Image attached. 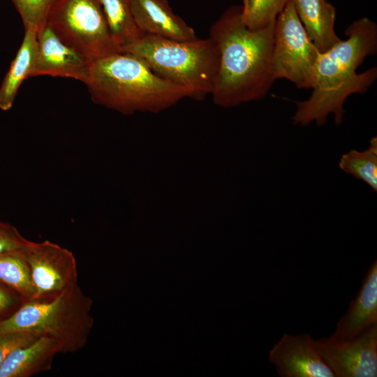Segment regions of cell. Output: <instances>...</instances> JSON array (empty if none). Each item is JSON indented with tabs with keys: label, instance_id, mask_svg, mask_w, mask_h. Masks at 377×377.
<instances>
[{
	"label": "cell",
	"instance_id": "cell-1",
	"mask_svg": "<svg viewBox=\"0 0 377 377\" xmlns=\"http://www.w3.org/2000/svg\"><path fill=\"white\" fill-rule=\"evenodd\" d=\"M242 12L240 6L227 8L209 31L220 56L211 95L225 108L263 98L276 80L272 64L275 23L251 30Z\"/></svg>",
	"mask_w": 377,
	"mask_h": 377
},
{
	"label": "cell",
	"instance_id": "cell-2",
	"mask_svg": "<svg viewBox=\"0 0 377 377\" xmlns=\"http://www.w3.org/2000/svg\"><path fill=\"white\" fill-rule=\"evenodd\" d=\"M345 34L346 40L320 54L312 93L307 100L296 102L294 125L304 127L315 122L320 126L329 114H333L336 124H341L348 97L364 94L376 81V67L360 73L356 71L366 57L377 52L376 24L364 17L350 24Z\"/></svg>",
	"mask_w": 377,
	"mask_h": 377
},
{
	"label": "cell",
	"instance_id": "cell-3",
	"mask_svg": "<svg viewBox=\"0 0 377 377\" xmlns=\"http://www.w3.org/2000/svg\"><path fill=\"white\" fill-rule=\"evenodd\" d=\"M86 86L94 103L124 114L157 112L189 98L184 88L158 75L142 59L121 51L95 59Z\"/></svg>",
	"mask_w": 377,
	"mask_h": 377
},
{
	"label": "cell",
	"instance_id": "cell-4",
	"mask_svg": "<svg viewBox=\"0 0 377 377\" xmlns=\"http://www.w3.org/2000/svg\"><path fill=\"white\" fill-rule=\"evenodd\" d=\"M120 51L142 59L158 75L184 88L189 98L212 94L220 56L210 37L180 41L144 35Z\"/></svg>",
	"mask_w": 377,
	"mask_h": 377
},
{
	"label": "cell",
	"instance_id": "cell-5",
	"mask_svg": "<svg viewBox=\"0 0 377 377\" xmlns=\"http://www.w3.org/2000/svg\"><path fill=\"white\" fill-rule=\"evenodd\" d=\"M92 304L77 284L51 298L24 302L0 324V332H34L54 340L61 353H75L86 346L92 330Z\"/></svg>",
	"mask_w": 377,
	"mask_h": 377
},
{
	"label": "cell",
	"instance_id": "cell-6",
	"mask_svg": "<svg viewBox=\"0 0 377 377\" xmlns=\"http://www.w3.org/2000/svg\"><path fill=\"white\" fill-rule=\"evenodd\" d=\"M47 23L63 42L94 60L120 51L98 0H57Z\"/></svg>",
	"mask_w": 377,
	"mask_h": 377
},
{
	"label": "cell",
	"instance_id": "cell-7",
	"mask_svg": "<svg viewBox=\"0 0 377 377\" xmlns=\"http://www.w3.org/2000/svg\"><path fill=\"white\" fill-rule=\"evenodd\" d=\"M320 54L288 0L274 27L272 64L275 80L286 79L297 88L312 89Z\"/></svg>",
	"mask_w": 377,
	"mask_h": 377
},
{
	"label": "cell",
	"instance_id": "cell-8",
	"mask_svg": "<svg viewBox=\"0 0 377 377\" xmlns=\"http://www.w3.org/2000/svg\"><path fill=\"white\" fill-rule=\"evenodd\" d=\"M23 253L34 290L33 299L51 298L77 284L76 259L68 249L49 240L29 241Z\"/></svg>",
	"mask_w": 377,
	"mask_h": 377
},
{
	"label": "cell",
	"instance_id": "cell-9",
	"mask_svg": "<svg viewBox=\"0 0 377 377\" xmlns=\"http://www.w3.org/2000/svg\"><path fill=\"white\" fill-rule=\"evenodd\" d=\"M314 347L335 377L377 376V324L350 340H314Z\"/></svg>",
	"mask_w": 377,
	"mask_h": 377
},
{
	"label": "cell",
	"instance_id": "cell-10",
	"mask_svg": "<svg viewBox=\"0 0 377 377\" xmlns=\"http://www.w3.org/2000/svg\"><path fill=\"white\" fill-rule=\"evenodd\" d=\"M37 54L31 77L50 75L89 82L94 59L63 42L47 23L37 31Z\"/></svg>",
	"mask_w": 377,
	"mask_h": 377
},
{
	"label": "cell",
	"instance_id": "cell-11",
	"mask_svg": "<svg viewBox=\"0 0 377 377\" xmlns=\"http://www.w3.org/2000/svg\"><path fill=\"white\" fill-rule=\"evenodd\" d=\"M268 358L282 377H334L309 334H283L269 350Z\"/></svg>",
	"mask_w": 377,
	"mask_h": 377
},
{
	"label": "cell",
	"instance_id": "cell-12",
	"mask_svg": "<svg viewBox=\"0 0 377 377\" xmlns=\"http://www.w3.org/2000/svg\"><path fill=\"white\" fill-rule=\"evenodd\" d=\"M135 23L144 35L174 40H192L195 30L177 15L167 0H132Z\"/></svg>",
	"mask_w": 377,
	"mask_h": 377
},
{
	"label": "cell",
	"instance_id": "cell-13",
	"mask_svg": "<svg viewBox=\"0 0 377 377\" xmlns=\"http://www.w3.org/2000/svg\"><path fill=\"white\" fill-rule=\"evenodd\" d=\"M377 324V261L369 268L356 297L329 337L335 341L350 340Z\"/></svg>",
	"mask_w": 377,
	"mask_h": 377
},
{
	"label": "cell",
	"instance_id": "cell-14",
	"mask_svg": "<svg viewBox=\"0 0 377 377\" xmlns=\"http://www.w3.org/2000/svg\"><path fill=\"white\" fill-rule=\"evenodd\" d=\"M307 35L322 53L341 41L335 32V8L326 0H290Z\"/></svg>",
	"mask_w": 377,
	"mask_h": 377
},
{
	"label": "cell",
	"instance_id": "cell-15",
	"mask_svg": "<svg viewBox=\"0 0 377 377\" xmlns=\"http://www.w3.org/2000/svg\"><path fill=\"white\" fill-rule=\"evenodd\" d=\"M58 353H61L59 344L48 337L40 336L5 360L0 367V377H29L47 371Z\"/></svg>",
	"mask_w": 377,
	"mask_h": 377
},
{
	"label": "cell",
	"instance_id": "cell-16",
	"mask_svg": "<svg viewBox=\"0 0 377 377\" xmlns=\"http://www.w3.org/2000/svg\"><path fill=\"white\" fill-rule=\"evenodd\" d=\"M37 31L24 29V36L17 54L0 86V109L9 110L24 80L31 77L37 54Z\"/></svg>",
	"mask_w": 377,
	"mask_h": 377
},
{
	"label": "cell",
	"instance_id": "cell-17",
	"mask_svg": "<svg viewBox=\"0 0 377 377\" xmlns=\"http://www.w3.org/2000/svg\"><path fill=\"white\" fill-rule=\"evenodd\" d=\"M110 34L120 49L142 38L132 10V0H98Z\"/></svg>",
	"mask_w": 377,
	"mask_h": 377
},
{
	"label": "cell",
	"instance_id": "cell-18",
	"mask_svg": "<svg viewBox=\"0 0 377 377\" xmlns=\"http://www.w3.org/2000/svg\"><path fill=\"white\" fill-rule=\"evenodd\" d=\"M23 249L0 254V281L17 291L26 302L34 298V290Z\"/></svg>",
	"mask_w": 377,
	"mask_h": 377
},
{
	"label": "cell",
	"instance_id": "cell-19",
	"mask_svg": "<svg viewBox=\"0 0 377 377\" xmlns=\"http://www.w3.org/2000/svg\"><path fill=\"white\" fill-rule=\"evenodd\" d=\"M369 147L364 151L351 149L343 154L339 168L355 179L366 183L373 191H377V138H372Z\"/></svg>",
	"mask_w": 377,
	"mask_h": 377
},
{
	"label": "cell",
	"instance_id": "cell-20",
	"mask_svg": "<svg viewBox=\"0 0 377 377\" xmlns=\"http://www.w3.org/2000/svg\"><path fill=\"white\" fill-rule=\"evenodd\" d=\"M288 0H244L242 17L251 30L263 29L275 23Z\"/></svg>",
	"mask_w": 377,
	"mask_h": 377
},
{
	"label": "cell",
	"instance_id": "cell-21",
	"mask_svg": "<svg viewBox=\"0 0 377 377\" xmlns=\"http://www.w3.org/2000/svg\"><path fill=\"white\" fill-rule=\"evenodd\" d=\"M21 16L24 29L38 31L47 24L50 12L57 0H11Z\"/></svg>",
	"mask_w": 377,
	"mask_h": 377
},
{
	"label": "cell",
	"instance_id": "cell-22",
	"mask_svg": "<svg viewBox=\"0 0 377 377\" xmlns=\"http://www.w3.org/2000/svg\"><path fill=\"white\" fill-rule=\"evenodd\" d=\"M39 337L27 331L0 332V367L13 351L30 344Z\"/></svg>",
	"mask_w": 377,
	"mask_h": 377
},
{
	"label": "cell",
	"instance_id": "cell-23",
	"mask_svg": "<svg viewBox=\"0 0 377 377\" xmlns=\"http://www.w3.org/2000/svg\"><path fill=\"white\" fill-rule=\"evenodd\" d=\"M29 241L15 226L0 220V254L23 249Z\"/></svg>",
	"mask_w": 377,
	"mask_h": 377
},
{
	"label": "cell",
	"instance_id": "cell-24",
	"mask_svg": "<svg viewBox=\"0 0 377 377\" xmlns=\"http://www.w3.org/2000/svg\"><path fill=\"white\" fill-rule=\"evenodd\" d=\"M24 302L17 291L0 281V324L12 316Z\"/></svg>",
	"mask_w": 377,
	"mask_h": 377
}]
</instances>
